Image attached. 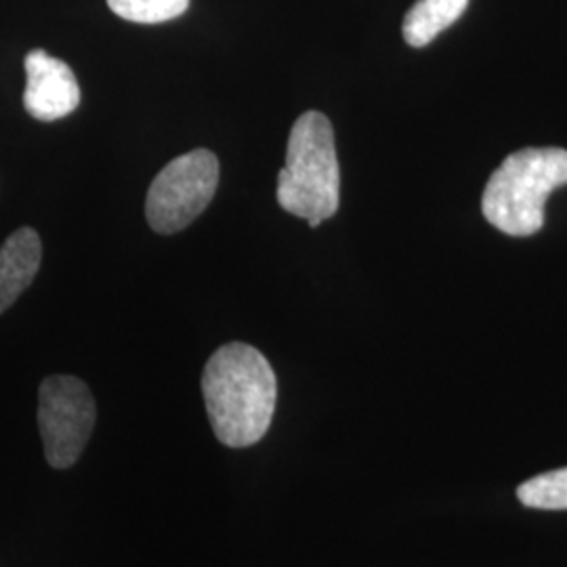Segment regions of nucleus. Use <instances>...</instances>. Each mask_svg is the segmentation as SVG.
<instances>
[{
  "label": "nucleus",
  "instance_id": "f257e3e1",
  "mask_svg": "<svg viewBox=\"0 0 567 567\" xmlns=\"http://www.w3.org/2000/svg\"><path fill=\"white\" fill-rule=\"evenodd\" d=\"M203 395L208 421L221 444L255 446L274 421L278 379L259 349L224 344L204 365Z\"/></svg>",
  "mask_w": 567,
  "mask_h": 567
},
{
  "label": "nucleus",
  "instance_id": "f03ea898",
  "mask_svg": "<svg viewBox=\"0 0 567 567\" xmlns=\"http://www.w3.org/2000/svg\"><path fill=\"white\" fill-rule=\"evenodd\" d=\"M276 196L286 213L307 219L311 227L339 210L341 171L334 131L324 114L305 112L292 124Z\"/></svg>",
  "mask_w": 567,
  "mask_h": 567
},
{
  "label": "nucleus",
  "instance_id": "7ed1b4c3",
  "mask_svg": "<svg viewBox=\"0 0 567 567\" xmlns=\"http://www.w3.org/2000/svg\"><path fill=\"white\" fill-rule=\"evenodd\" d=\"M567 185V150L527 147L511 154L489 177L482 210L507 236L526 238L543 229L548 196Z\"/></svg>",
  "mask_w": 567,
  "mask_h": 567
},
{
  "label": "nucleus",
  "instance_id": "20e7f679",
  "mask_svg": "<svg viewBox=\"0 0 567 567\" xmlns=\"http://www.w3.org/2000/svg\"><path fill=\"white\" fill-rule=\"evenodd\" d=\"M219 185V161L210 150H194L171 161L150 185L145 217L158 234H177L194 224L213 203Z\"/></svg>",
  "mask_w": 567,
  "mask_h": 567
},
{
  "label": "nucleus",
  "instance_id": "39448f33",
  "mask_svg": "<svg viewBox=\"0 0 567 567\" xmlns=\"http://www.w3.org/2000/svg\"><path fill=\"white\" fill-rule=\"evenodd\" d=\"M95 426V400L76 377H49L39 389V429L53 468L76 465Z\"/></svg>",
  "mask_w": 567,
  "mask_h": 567
},
{
  "label": "nucleus",
  "instance_id": "423d86ee",
  "mask_svg": "<svg viewBox=\"0 0 567 567\" xmlns=\"http://www.w3.org/2000/svg\"><path fill=\"white\" fill-rule=\"evenodd\" d=\"M25 68V112L41 122H55L70 116L81 105V86L65 61L34 49L23 60Z\"/></svg>",
  "mask_w": 567,
  "mask_h": 567
},
{
  "label": "nucleus",
  "instance_id": "0eeeda50",
  "mask_svg": "<svg viewBox=\"0 0 567 567\" xmlns=\"http://www.w3.org/2000/svg\"><path fill=\"white\" fill-rule=\"evenodd\" d=\"M42 261L41 236L32 227H20L0 246V313L20 299L34 282Z\"/></svg>",
  "mask_w": 567,
  "mask_h": 567
},
{
  "label": "nucleus",
  "instance_id": "6e6552de",
  "mask_svg": "<svg viewBox=\"0 0 567 567\" xmlns=\"http://www.w3.org/2000/svg\"><path fill=\"white\" fill-rule=\"evenodd\" d=\"M468 0H419L405 13L404 39L410 47H426L466 11Z\"/></svg>",
  "mask_w": 567,
  "mask_h": 567
},
{
  "label": "nucleus",
  "instance_id": "1a4fd4ad",
  "mask_svg": "<svg viewBox=\"0 0 567 567\" xmlns=\"http://www.w3.org/2000/svg\"><path fill=\"white\" fill-rule=\"evenodd\" d=\"M524 507L543 511H567V466L527 480L517 487Z\"/></svg>",
  "mask_w": 567,
  "mask_h": 567
},
{
  "label": "nucleus",
  "instance_id": "9d476101",
  "mask_svg": "<svg viewBox=\"0 0 567 567\" xmlns=\"http://www.w3.org/2000/svg\"><path fill=\"white\" fill-rule=\"evenodd\" d=\"M110 9L126 21L163 23L183 16L189 0H107Z\"/></svg>",
  "mask_w": 567,
  "mask_h": 567
}]
</instances>
